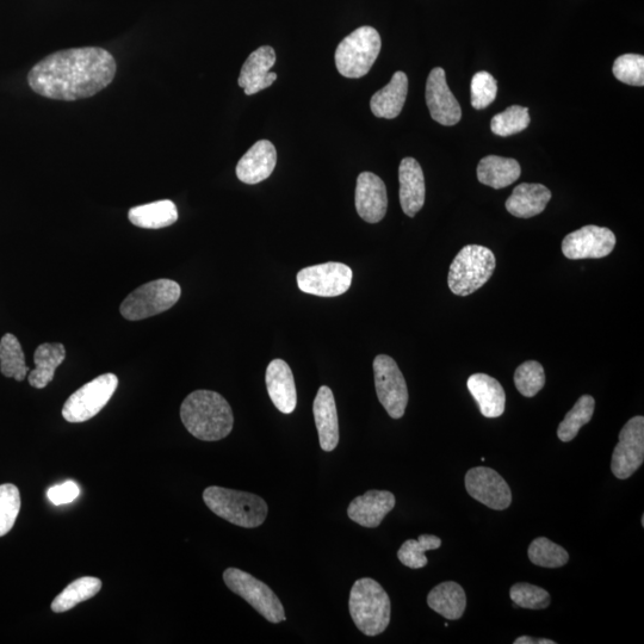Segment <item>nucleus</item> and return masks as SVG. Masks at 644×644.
Segmentation results:
<instances>
[{
  "instance_id": "obj_4",
  "label": "nucleus",
  "mask_w": 644,
  "mask_h": 644,
  "mask_svg": "<svg viewBox=\"0 0 644 644\" xmlns=\"http://www.w3.org/2000/svg\"><path fill=\"white\" fill-rule=\"evenodd\" d=\"M203 500L216 516L240 528H258L268 517L265 500L249 492L212 486L203 492Z\"/></svg>"
},
{
  "instance_id": "obj_1",
  "label": "nucleus",
  "mask_w": 644,
  "mask_h": 644,
  "mask_svg": "<svg viewBox=\"0 0 644 644\" xmlns=\"http://www.w3.org/2000/svg\"><path fill=\"white\" fill-rule=\"evenodd\" d=\"M116 74V61L98 47L66 49L48 55L28 74L37 95L57 101L89 98L107 88Z\"/></svg>"
},
{
  "instance_id": "obj_31",
  "label": "nucleus",
  "mask_w": 644,
  "mask_h": 644,
  "mask_svg": "<svg viewBox=\"0 0 644 644\" xmlns=\"http://www.w3.org/2000/svg\"><path fill=\"white\" fill-rule=\"evenodd\" d=\"M29 370L21 343L14 334L6 333L0 340V371L5 377L22 382Z\"/></svg>"
},
{
  "instance_id": "obj_16",
  "label": "nucleus",
  "mask_w": 644,
  "mask_h": 644,
  "mask_svg": "<svg viewBox=\"0 0 644 644\" xmlns=\"http://www.w3.org/2000/svg\"><path fill=\"white\" fill-rule=\"evenodd\" d=\"M356 209L358 215L369 224H377L385 218L388 209L387 188L374 173L363 172L358 176Z\"/></svg>"
},
{
  "instance_id": "obj_23",
  "label": "nucleus",
  "mask_w": 644,
  "mask_h": 644,
  "mask_svg": "<svg viewBox=\"0 0 644 644\" xmlns=\"http://www.w3.org/2000/svg\"><path fill=\"white\" fill-rule=\"evenodd\" d=\"M467 387L478 402L483 417L492 419L503 416L506 395L499 381L486 374H474L469 377Z\"/></svg>"
},
{
  "instance_id": "obj_32",
  "label": "nucleus",
  "mask_w": 644,
  "mask_h": 644,
  "mask_svg": "<svg viewBox=\"0 0 644 644\" xmlns=\"http://www.w3.org/2000/svg\"><path fill=\"white\" fill-rule=\"evenodd\" d=\"M596 407V400L591 395H582L571 411L561 421L557 436L563 443L572 442L578 436L582 426L590 423Z\"/></svg>"
},
{
  "instance_id": "obj_10",
  "label": "nucleus",
  "mask_w": 644,
  "mask_h": 644,
  "mask_svg": "<svg viewBox=\"0 0 644 644\" xmlns=\"http://www.w3.org/2000/svg\"><path fill=\"white\" fill-rule=\"evenodd\" d=\"M373 367L377 398L390 418L401 419L410 399L404 375L394 359L387 355L377 356Z\"/></svg>"
},
{
  "instance_id": "obj_36",
  "label": "nucleus",
  "mask_w": 644,
  "mask_h": 644,
  "mask_svg": "<svg viewBox=\"0 0 644 644\" xmlns=\"http://www.w3.org/2000/svg\"><path fill=\"white\" fill-rule=\"evenodd\" d=\"M515 385L525 398H534L546 385L542 364L536 361L520 364L515 373Z\"/></svg>"
},
{
  "instance_id": "obj_42",
  "label": "nucleus",
  "mask_w": 644,
  "mask_h": 644,
  "mask_svg": "<svg viewBox=\"0 0 644 644\" xmlns=\"http://www.w3.org/2000/svg\"><path fill=\"white\" fill-rule=\"evenodd\" d=\"M515 644H556V642L548 639H535V637L520 636L515 640Z\"/></svg>"
},
{
  "instance_id": "obj_15",
  "label": "nucleus",
  "mask_w": 644,
  "mask_h": 644,
  "mask_svg": "<svg viewBox=\"0 0 644 644\" xmlns=\"http://www.w3.org/2000/svg\"><path fill=\"white\" fill-rule=\"evenodd\" d=\"M426 104L433 120L443 126H455L461 121L462 110L447 83L442 67L433 68L426 82Z\"/></svg>"
},
{
  "instance_id": "obj_25",
  "label": "nucleus",
  "mask_w": 644,
  "mask_h": 644,
  "mask_svg": "<svg viewBox=\"0 0 644 644\" xmlns=\"http://www.w3.org/2000/svg\"><path fill=\"white\" fill-rule=\"evenodd\" d=\"M408 94V78L404 72L394 73L385 88L371 97L370 108L379 119L393 120L401 114Z\"/></svg>"
},
{
  "instance_id": "obj_5",
  "label": "nucleus",
  "mask_w": 644,
  "mask_h": 644,
  "mask_svg": "<svg viewBox=\"0 0 644 644\" xmlns=\"http://www.w3.org/2000/svg\"><path fill=\"white\" fill-rule=\"evenodd\" d=\"M494 253L481 245H467L452 260L448 284L455 295L469 296L479 290L494 274Z\"/></svg>"
},
{
  "instance_id": "obj_13",
  "label": "nucleus",
  "mask_w": 644,
  "mask_h": 644,
  "mask_svg": "<svg viewBox=\"0 0 644 644\" xmlns=\"http://www.w3.org/2000/svg\"><path fill=\"white\" fill-rule=\"evenodd\" d=\"M616 241L609 228L585 226L563 239L562 252L563 256L573 260L605 258L615 249Z\"/></svg>"
},
{
  "instance_id": "obj_19",
  "label": "nucleus",
  "mask_w": 644,
  "mask_h": 644,
  "mask_svg": "<svg viewBox=\"0 0 644 644\" xmlns=\"http://www.w3.org/2000/svg\"><path fill=\"white\" fill-rule=\"evenodd\" d=\"M277 164V151L268 140L253 145L237 165V177L241 182L255 185L268 179Z\"/></svg>"
},
{
  "instance_id": "obj_9",
  "label": "nucleus",
  "mask_w": 644,
  "mask_h": 644,
  "mask_svg": "<svg viewBox=\"0 0 644 644\" xmlns=\"http://www.w3.org/2000/svg\"><path fill=\"white\" fill-rule=\"evenodd\" d=\"M119 386L114 374H104L79 388L65 402L63 417L68 423H84L97 416L113 398Z\"/></svg>"
},
{
  "instance_id": "obj_27",
  "label": "nucleus",
  "mask_w": 644,
  "mask_h": 644,
  "mask_svg": "<svg viewBox=\"0 0 644 644\" xmlns=\"http://www.w3.org/2000/svg\"><path fill=\"white\" fill-rule=\"evenodd\" d=\"M476 172L480 183L498 190L516 183L522 173V167L515 159L488 156L480 161Z\"/></svg>"
},
{
  "instance_id": "obj_2",
  "label": "nucleus",
  "mask_w": 644,
  "mask_h": 644,
  "mask_svg": "<svg viewBox=\"0 0 644 644\" xmlns=\"http://www.w3.org/2000/svg\"><path fill=\"white\" fill-rule=\"evenodd\" d=\"M181 419L191 435L204 442H218L233 430L234 416L224 396L212 390H196L185 398Z\"/></svg>"
},
{
  "instance_id": "obj_29",
  "label": "nucleus",
  "mask_w": 644,
  "mask_h": 644,
  "mask_svg": "<svg viewBox=\"0 0 644 644\" xmlns=\"http://www.w3.org/2000/svg\"><path fill=\"white\" fill-rule=\"evenodd\" d=\"M128 218L136 227L160 229L177 222L178 210L175 203L164 200L134 207L129 210Z\"/></svg>"
},
{
  "instance_id": "obj_38",
  "label": "nucleus",
  "mask_w": 644,
  "mask_h": 644,
  "mask_svg": "<svg viewBox=\"0 0 644 644\" xmlns=\"http://www.w3.org/2000/svg\"><path fill=\"white\" fill-rule=\"evenodd\" d=\"M512 602L519 608L528 610H544L551 603L550 594L544 588L519 582L510 591Z\"/></svg>"
},
{
  "instance_id": "obj_17",
  "label": "nucleus",
  "mask_w": 644,
  "mask_h": 644,
  "mask_svg": "<svg viewBox=\"0 0 644 644\" xmlns=\"http://www.w3.org/2000/svg\"><path fill=\"white\" fill-rule=\"evenodd\" d=\"M275 64V49L270 46L259 47L251 53L241 68L238 80L240 88L245 90L247 96L256 95L276 82L277 74L270 72Z\"/></svg>"
},
{
  "instance_id": "obj_11",
  "label": "nucleus",
  "mask_w": 644,
  "mask_h": 644,
  "mask_svg": "<svg viewBox=\"0 0 644 644\" xmlns=\"http://www.w3.org/2000/svg\"><path fill=\"white\" fill-rule=\"evenodd\" d=\"M352 270L343 263L309 266L297 274V286L303 293L321 297L343 295L351 287Z\"/></svg>"
},
{
  "instance_id": "obj_41",
  "label": "nucleus",
  "mask_w": 644,
  "mask_h": 644,
  "mask_svg": "<svg viewBox=\"0 0 644 644\" xmlns=\"http://www.w3.org/2000/svg\"><path fill=\"white\" fill-rule=\"evenodd\" d=\"M80 489L76 482L66 481L48 489L47 497L54 505L71 504L79 497Z\"/></svg>"
},
{
  "instance_id": "obj_24",
  "label": "nucleus",
  "mask_w": 644,
  "mask_h": 644,
  "mask_svg": "<svg viewBox=\"0 0 644 644\" xmlns=\"http://www.w3.org/2000/svg\"><path fill=\"white\" fill-rule=\"evenodd\" d=\"M551 200V191L542 184H519L513 190L505 207L507 212L519 219H530L540 215Z\"/></svg>"
},
{
  "instance_id": "obj_18",
  "label": "nucleus",
  "mask_w": 644,
  "mask_h": 644,
  "mask_svg": "<svg viewBox=\"0 0 644 644\" xmlns=\"http://www.w3.org/2000/svg\"><path fill=\"white\" fill-rule=\"evenodd\" d=\"M396 504L394 494L388 491H368L351 501L348 516L363 528L380 526Z\"/></svg>"
},
{
  "instance_id": "obj_34",
  "label": "nucleus",
  "mask_w": 644,
  "mask_h": 644,
  "mask_svg": "<svg viewBox=\"0 0 644 644\" xmlns=\"http://www.w3.org/2000/svg\"><path fill=\"white\" fill-rule=\"evenodd\" d=\"M528 554L534 565L544 568H560L566 566L569 561L568 551L547 537L536 538L530 544Z\"/></svg>"
},
{
  "instance_id": "obj_35",
  "label": "nucleus",
  "mask_w": 644,
  "mask_h": 644,
  "mask_svg": "<svg viewBox=\"0 0 644 644\" xmlns=\"http://www.w3.org/2000/svg\"><path fill=\"white\" fill-rule=\"evenodd\" d=\"M531 122L529 109L520 107V105H512L498 115H495L491 122V129L495 135L501 138L515 135L523 132L529 127Z\"/></svg>"
},
{
  "instance_id": "obj_40",
  "label": "nucleus",
  "mask_w": 644,
  "mask_h": 644,
  "mask_svg": "<svg viewBox=\"0 0 644 644\" xmlns=\"http://www.w3.org/2000/svg\"><path fill=\"white\" fill-rule=\"evenodd\" d=\"M472 105L476 110H482L491 105L498 95L497 80L491 73L482 71L475 74L472 79Z\"/></svg>"
},
{
  "instance_id": "obj_3",
  "label": "nucleus",
  "mask_w": 644,
  "mask_h": 644,
  "mask_svg": "<svg viewBox=\"0 0 644 644\" xmlns=\"http://www.w3.org/2000/svg\"><path fill=\"white\" fill-rule=\"evenodd\" d=\"M349 609L358 630L367 636L385 633L392 615V604L379 582L359 579L350 592Z\"/></svg>"
},
{
  "instance_id": "obj_33",
  "label": "nucleus",
  "mask_w": 644,
  "mask_h": 644,
  "mask_svg": "<svg viewBox=\"0 0 644 644\" xmlns=\"http://www.w3.org/2000/svg\"><path fill=\"white\" fill-rule=\"evenodd\" d=\"M441 538L433 535H420L418 540H408L402 544L398 551V559L402 565L411 569H420L427 566L429 560L426 551L441 548Z\"/></svg>"
},
{
  "instance_id": "obj_14",
  "label": "nucleus",
  "mask_w": 644,
  "mask_h": 644,
  "mask_svg": "<svg viewBox=\"0 0 644 644\" xmlns=\"http://www.w3.org/2000/svg\"><path fill=\"white\" fill-rule=\"evenodd\" d=\"M466 489L470 497L489 509L503 511L512 504V492L503 476L487 467H476L466 475Z\"/></svg>"
},
{
  "instance_id": "obj_22",
  "label": "nucleus",
  "mask_w": 644,
  "mask_h": 644,
  "mask_svg": "<svg viewBox=\"0 0 644 644\" xmlns=\"http://www.w3.org/2000/svg\"><path fill=\"white\" fill-rule=\"evenodd\" d=\"M313 413L319 433L320 447L331 452L338 447L339 421L332 389L322 386L315 396Z\"/></svg>"
},
{
  "instance_id": "obj_8",
  "label": "nucleus",
  "mask_w": 644,
  "mask_h": 644,
  "mask_svg": "<svg viewBox=\"0 0 644 644\" xmlns=\"http://www.w3.org/2000/svg\"><path fill=\"white\" fill-rule=\"evenodd\" d=\"M224 580L229 590L245 599L266 621L274 624L286 621L280 598L264 582L238 568L226 569Z\"/></svg>"
},
{
  "instance_id": "obj_30",
  "label": "nucleus",
  "mask_w": 644,
  "mask_h": 644,
  "mask_svg": "<svg viewBox=\"0 0 644 644\" xmlns=\"http://www.w3.org/2000/svg\"><path fill=\"white\" fill-rule=\"evenodd\" d=\"M102 590V581L97 578L84 577L71 582L57 598L53 600L52 610L63 613L76 608L80 603L94 598Z\"/></svg>"
},
{
  "instance_id": "obj_26",
  "label": "nucleus",
  "mask_w": 644,
  "mask_h": 644,
  "mask_svg": "<svg viewBox=\"0 0 644 644\" xmlns=\"http://www.w3.org/2000/svg\"><path fill=\"white\" fill-rule=\"evenodd\" d=\"M427 605L448 621H457L467 608L466 592L457 582H442L427 596Z\"/></svg>"
},
{
  "instance_id": "obj_6",
  "label": "nucleus",
  "mask_w": 644,
  "mask_h": 644,
  "mask_svg": "<svg viewBox=\"0 0 644 644\" xmlns=\"http://www.w3.org/2000/svg\"><path fill=\"white\" fill-rule=\"evenodd\" d=\"M382 42L373 27H361L346 36L336 51V66L345 78L358 79L368 74L379 58Z\"/></svg>"
},
{
  "instance_id": "obj_12",
  "label": "nucleus",
  "mask_w": 644,
  "mask_h": 644,
  "mask_svg": "<svg viewBox=\"0 0 644 644\" xmlns=\"http://www.w3.org/2000/svg\"><path fill=\"white\" fill-rule=\"evenodd\" d=\"M644 461V418H631L619 432V442L613 450L611 470L619 480H627L640 469Z\"/></svg>"
},
{
  "instance_id": "obj_7",
  "label": "nucleus",
  "mask_w": 644,
  "mask_h": 644,
  "mask_svg": "<svg viewBox=\"0 0 644 644\" xmlns=\"http://www.w3.org/2000/svg\"><path fill=\"white\" fill-rule=\"evenodd\" d=\"M182 289L171 280H157L144 284L130 293L122 302V317L139 321L169 311L181 297Z\"/></svg>"
},
{
  "instance_id": "obj_28",
  "label": "nucleus",
  "mask_w": 644,
  "mask_h": 644,
  "mask_svg": "<svg viewBox=\"0 0 644 644\" xmlns=\"http://www.w3.org/2000/svg\"><path fill=\"white\" fill-rule=\"evenodd\" d=\"M66 357L65 346L60 343H46L36 349L34 362L36 368L29 374L30 386L36 389L46 388L55 376L59 365Z\"/></svg>"
},
{
  "instance_id": "obj_37",
  "label": "nucleus",
  "mask_w": 644,
  "mask_h": 644,
  "mask_svg": "<svg viewBox=\"0 0 644 644\" xmlns=\"http://www.w3.org/2000/svg\"><path fill=\"white\" fill-rule=\"evenodd\" d=\"M21 511V494L11 483L0 486V537L14 528Z\"/></svg>"
},
{
  "instance_id": "obj_20",
  "label": "nucleus",
  "mask_w": 644,
  "mask_h": 644,
  "mask_svg": "<svg viewBox=\"0 0 644 644\" xmlns=\"http://www.w3.org/2000/svg\"><path fill=\"white\" fill-rule=\"evenodd\" d=\"M266 388L272 404L278 411L290 414L297 405V393L293 371L282 359H274L266 369Z\"/></svg>"
},
{
  "instance_id": "obj_39",
  "label": "nucleus",
  "mask_w": 644,
  "mask_h": 644,
  "mask_svg": "<svg viewBox=\"0 0 644 644\" xmlns=\"http://www.w3.org/2000/svg\"><path fill=\"white\" fill-rule=\"evenodd\" d=\"M613 74L624 84L644 85V57L640 54H624L613 64Z\"/></svg>"
},
{
  "instance_id": "obj_21",
  "label": "nucleus",
  "mask_w": 644,
  "mask_h": 644,
  "mask_svg": "<svg viewBox=\"0 0 644 644\" xmlns=\"http://www.w3.org/2000/svg\"><path fill=\"white\" fill-rule=\"evenodd\" d=\"M399 181L401 208L407 216L414 218L424 207L426 196L424 172L416 159L401 161Z\"/></svg>"
}]
</instances>
